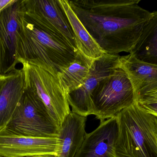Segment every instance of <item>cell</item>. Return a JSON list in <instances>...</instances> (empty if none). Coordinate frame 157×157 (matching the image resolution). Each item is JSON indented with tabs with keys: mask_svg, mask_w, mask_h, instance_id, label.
I'll return each mask as SVG.
<instances>
[{
	"mask_svg": "<svg viewBox=\"0 0 157 157\" xmlns=\"http://www.w3.org/2000/svg\"><path fill=\"white\" fill-rule=\"evenodd\" d=\"M152 115H154V116H155V117L156 120L157 122V114H153Z\"/></svg>",
	"mask_w": 157,
	"mask_h": 157,
	"instance_id": "cell-22",
	"label": "cell"
},
{
	"mask_svg": "<svg viewBox=\"0 0 157 157\" xmlns=\"http://www.w3.org/2000/svg\"><path fill=\"white\" fill-rule=\"evenodd\" d=\"M25 88L36 95L45 105L59 129L71 112L67 95L59 81L38 66L21 62Z\"/></svg>",
	"mask_w": 157,
	"mask_h": 157,
	"instance_id": "cell-5",
	"label": "cell"
},
{
	"mask_svg": "<svg viewBox=\"0 0 157 157\" xmlns=\"http://www.w3.org/2000/svg\"><path fill=\"white\" fill-rule=\"evenodd\" d=\"M78 49L63 36L29 18L25 14L17 33V65L26 62L58 76L75 60Z\"/></svg>",
	"mask_w": 157,
	"mask_h": 157,
	"instance_id": "cell-2",
	"label": "cell"
},
{
	"mask_svg": "<svg viewBox=\"0 0 157 157\" xmlns=\"http://www.w3.org/2000/svg\"><path fill=\"white\" fill-rule=\"evenodd\" d=\"M17 0H0V13L4 9L15 3Z\"/></svg>",
	"mask_w": 157,
	"mask_h": 157,
	"instance_id": "cell-19",
	"label": "cell"
},
{
	"mask_svg": "<svg viewBox=\"0 0 157 157\" xmlns=\"http://www.w3.org/2000/svg\"><path fill=\"white\" fill-rule=\"evenodd\" d=\"M91 101L96 119L100 123L133 104V88L124 70L119 66L103 79L92 92Z\"/></svg>",
	"mask_w": 157,
	"mask_h": 157,
	"instance_id": "cell-6",
	"label": "cell"
},
{
	"mask_svg": "<svg viewBox=\"0 0 157 157\" xmlns=\"http://www.w3.org/2000/svg\"><path fill=\"white\" fill-rule=\"evenodd\" d=\"M25 13L23 0H17L0 13V75L17 69V33Z\"/></svg>",
	"mask_w": 157,
	"mask_h": 157,
	"instance_id": "cell-8",
	"label": "cell"
},
{
	"mask_svg": "<svg viewBox=\"0 0 157 157\" xmlns=\"http://www.w3.org/2000/svg\"><path fill=\"white\" fill-rule=\"evenodd\" d=\"M120 57L119 54L105 53L94 60L83 84L67 95L71 111L85 117L95 115V110L91 101V94L103 79L119 67Z\"/></svg>",
	"mask_w": 157,
	"mask_h": 157,
	"instance_id": "cell-7",
	"label": "cell"
},
{
	"mask_svg": "<svg viewBox=\"0 0 157 157\" xmlns=\"http://www.w3.org/2000/svg\"><path fill=\"white\" fill-rule=\"evenodd\" d=\"M86 120L71 111L59 129L57 157H75L87 134Z\"/></svg>",
	"mask_w": 157,
	"mask_h": 157,
	"instance_id": "cell-13",
	"label": "cell"
},
{
	"mask_svg": "<svg viewBox=\"0 0 157 157\" xmlns=\"http://www.w3.org/2000/svg\"><path fill=\"white\" fill-rule=\"evenodd\" d=\"M94 60L78 49L75 61L59 74L58 80L67 95L83 84Z\"/></svg>",
	"mask_w": 157,
	"mask_h": 157,
	"instance_id": "cell-16",
	"label": "cell"
},
{
	"mask_svg": "<svg viewBox=\"0 0 157 157\" xmlns=\"http://www.w3.org/2000/svg\"><path fill=\"white\" fill-rule=\"evenodd\" d=\"M117 135L116 117L100 123L94 131L86 134L75 157H113Z\"/></svg>",
	"mask_w": 157,
	"mask_h": 157,
	"instance_id": "cell-11",
	"label": "cell"
},
{
	"mask_svg": "<svg viewBox=\"0 0 157 157\" xmlns=\"http://www.w3.org/2000/svg\"><path fill=\"white\" fill-rule=\"evenodd\" d=\"M0 157H5L4 156H3L1 155H0Z\"/></svg>",
	"mask_w": 157,
	"mask_h": 157,
	"instance_id": "cell-23",
	"label": "cell"
},
{
	"mask_svg": "<svg viewBox=\"0 0 157 157\" xmlns=\"http://www.w3.org/2000/svg\"><path fill=\"white\" fill-rule=\"evenodd\" d=\"M5 128L23 136L57 138L59 128L41 100L25 88L13 116Z\"/></svg>",
	"mask_w": 157,
	"mask_h": 157,
	"instance_id": "cell-4",
	"label": "cell"
},
{
	"mask_svg": "<svg viewBox=\"0 0 157 157\" xmlns=\"http://www.w3.org/2000/svg\"><path fill=\"white\" fill-rule=\"evenodd\" d=\"M135 102L143 110L150 114H157V89L140 96Z\"/></svg>",
	"mask_w": 157,
	"mask_h": 157,
	"instance_id": "cell-18",
	"label": "cell"
},
{
	"mask_svg": "<svg viewBox=\"0 0 157 157\" xmlns=\"http://www.w3.org/2000/svg\"><path fill=\"white\" fill-rule=\"evenodd\" d=\"M119 67L128 76L133 88L135 100L157 89V65L142 61L130 53L120 57Z\"/></svg>",
	"mask_w": 157,
	"mask_h": 157,
	"instance_id": "cell-12",
	"label": "cell"
},
{
	"mask_svg": "<svg viewBox=\"0 0 157 157\" xmlns=\"http://www.w3.org/2000/svg\"><path fill=\"white\" fill-rule=\"evenodd\" d=\"M25 16L63 37L77 49L71 24L59 0H23Z\"/></svg>",
	"mask_w": 157,
	"mask_h": 157,
	"instance_id": "cell-9",
	"label": "cell"
},
{
	"mask_svg": "<svg viewBox=\"0 0 157 157\" xmlns=\"http://www.w3.org/2000/svg\"><path fill=\"white\" fill-rule=\"evenodd\" d=\"M131 53L142 61L157 65V10L152 12Z\"/></svg>",
	"mask_w": 157,
	"mask_h": 157,
	"instance_id": "cell-17",
	"label": "cell"
},
{
	"mask_svg": "<svg viewBox=\"0 0 157 157\" xmlns=\"http://www.w3.org/2000/svg\"><path fill=\"white\" fill-rule=\"evenodd\" d=\"M5 77V75H0V89H1L2 84L4 79Z\"/></svg>",
	"mask_w": 157,
	"mask_h": 157,
	"instance_id": "cell-21",
	"label": "cell"
},
{
	"mask_svg": "<svg viewBox=\"0 0 157 157\" xmlns=\"http://www.w3.org/2000/svg\"><path fill=\"white\" fill-rule=\"evenodd\" d=\"M70 6L105 53H131L152 12L141 0L68 1Z\"/></svg>",
	"mask_w": 157,
	"mask_h": 157,
	"instance_id": "cell-1",
	"label": "cell"
},
{
	"mask_svg": "<svg viewBox=\"0 0 157 157\" xmlns=\"http://www.w3.org/2000/svg\"><path fill=\"white\" fill-rule=\"evenodd\" d=\"M59 1L71 26L77 49L92 59L105 54L73 11L68 0Z\"/></svg>",
	"mask_w": 157,
	"mask_h": 157,
	"instance_id": "cell-15",
	"label": "cell"
},
{
	"mask_svg": "<svg viewBox=\"0 0 157 157\" xmlns=\"http://www.w3.org/2000/svg\"><path fill=\"white\" fill-rule=\"evenodd\" d=\"M29 157H57V155H40L34 156Z\"/></svg>",
	"mask_w": 157,
	"mask_h": 157,
	"instance_id": "cell-20",
	"label": "cell"
},
{
	"mask_svg": "<svg viewBox=\"0 0 157 157\" xmlns=\"http://www.w3.org/2000/svg\"><path fill=\"white\" fill-rule=\"evenodd\" d=\"M25 89L22 69L17 68L5 74L0 89V129L10 120Z\"/></svg>",
	"mask_w": 157,
	"mask_h": 157,
	"instance_id": "cell-14",
	"label": "cell"
},
{
	"mask_svg": "<svg viewBox=\"0 0 157 157\" xmlns=\"http://www.w3.org/2000/svg\"><path fill=\"white\" fill-rule=\"evenodd\" d=\"M118 135L113 157H157V122L136 102L116 116Z\"/></svg>",
	"mask_w": 157,
	"mask_h": 157,
	"instance_id": "cell-3",
	"label": "cell"
},
{
	"mask_svg": "<svg viewBox=\"0 0 157 157\" xmlns=\"http://www.w3.org/2000/svg\"><path fill=\"white\" fill-rule=\"evenodd\" d=\"M58 138L29 137L15 134L4 127L0 129V155L5 157L57 155Z\"/></svg>",
	"mask_w": 157,
	"mask_h": 157,
	"instance_id": "cell-10",
	"label": "cell"
}]
</instances>
